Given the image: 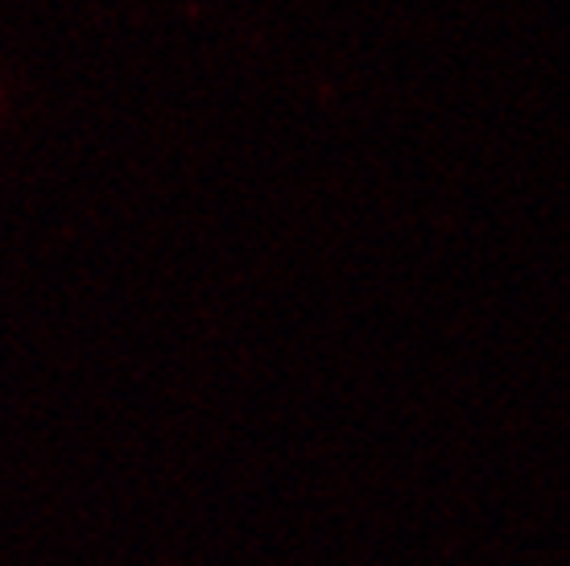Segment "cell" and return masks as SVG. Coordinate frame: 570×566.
<instances>
[]
</instances>
